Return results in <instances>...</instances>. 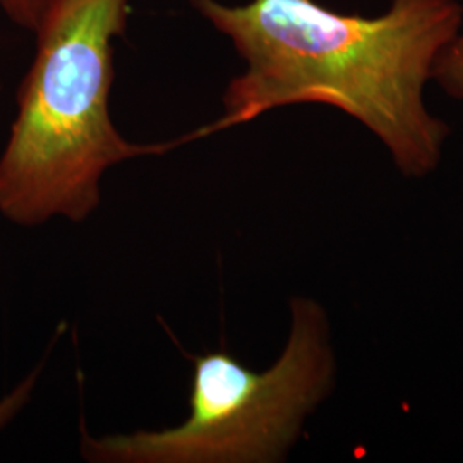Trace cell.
Returning a JSON list of instances; mask_svg holds the SVG:
<instances>
[{"label":"cell","instance_id":"obj_1","mask_svg":"<svg viewBox=\"0 0 463 463\" xmlns=\"http://www.w3.org/2000/svg\"><path fill=\"white\" fill-rule=\"evenodd\" d=\"M246 61L223 97V116L196 137L294 103H325L361 120L407 175L436 168L447 126L424 107L422 90L455 38L453 0H393L376 19L345 16L313 0H191Z\"/></svg>","mask_w":463,"mask_h":463},{"label":"cell","instance_id":"obj_2","mask_svg":"<svg viewBox=\"0 0 463 463\" xmlns=\"http://www.w3.org/2000/svg\"><path fill=\"white\" fill-rule=\"evenodd\" d=\"M128 13L129 0H50L0 155V215L9 222H83L99 206V181L110 166L189 139L134 145L110 118L112 40Z\"/></svg>","mask_w":463,"mask_h":463},{"label":"cell","instance_id":"obj_3","mask_svg":"<svg viewBox=\"0 0 463 463\" xmlns=\"http://www.w3.org/2000/svg\"><path fill=\"white\" fill-rule=\"evenodd\" d=\"M333 371L323 307L296 298L290 336L273 367L252 371L223 350L199 355L184 424L103 438L83 432L81 451L105 463L280 462L328 395Z\"/></svg>","mask_w":463,"mask_h":463},{"label":"cell","instance_id":"obj_4","mask_svg":"<svg viewBox=\"0 0 463 463\" xmlns=\"http://www.w3.org/2000/svg\"><path fill=\"white\" fill-rule=\"evenodd\" d=\"M430 76L436 78L449 95L463 99V38L451 40L436 57Z\"/></svg>","mask_w":463,"mask_h":463},{"label":"cell","instance_id":"obj_5","mask_svg":"<svg viewBox=\"0 0 463 463\" xmlns=\"http://www.w3.org/2000/svg\"><path fill=\"white\" fill-rule=\"evenodd\" d=\"M50 0H0V9L19 28L36 32Z\"/></svg>","mask_w":463,"mask_h":463},{"label":"cell","instance_id":"obj_6","mask_svg":"<svg viewBox=\"0 0 463 463\" xmlns=\"http://www.w3.org/2000/svg\"><path fill=\"white\" fill-rule=\"evenodd\" d=\"M36 376H38V371L32 373L7 397L0 400V430H4L21 412V409L30 402V397L33 393Z\"/></svg>","mask_w":463,"mask_h":463}]
</instances>
